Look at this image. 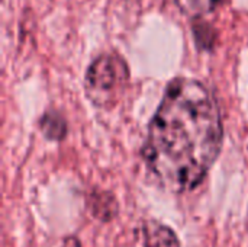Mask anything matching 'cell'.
Segmentation results:
<instances>
[{"instance_id":"1","label":"cell","mask_w":248,"mask_h":247,"mask_svg":"<svg viewBox=\"0 0 248 247\" xmlns=\"http://www.w3.org/2000/svg\"><path fill=\"white\" fill-rule=\"evenodd\" d=\"M224 140L221 112L209 89L187 77L171 80L148 125L142 160L167 191L198 188L217 162Z\"/></svg>"},{"instance_id":"2","label":"cell","mask_w":248,"mask_h":247,"mask_svg":"<svg viewBox=\"0 0 248 247\" xmlns=\"http://www.w3.org/2000/svg\"><path fill=\"white\" fill-rule=\"evenodd\" d=\"M128 77V66L119 55L102 54L90 63L86 71V95L97 108L112 106L122 95Z\"/></svg>"},{"instance_id":"3","label":"cell","mask_w":248,"mask_h":247,"mask_svg":"<svg viewBox=\"0 0 248 247\" xmlns=\"http://www.w3.org/2000/svg\"><path fill=\"white\" fill-rule=\"evenodd\" d=\"M144 247H180L177 234L158 221H145L142 226Z\"/></svg>"},{"instance_id":"4","label":"cell","mask_w":248,"mask_h":247,"mask_svg":"<svg viewBox=\"0 0 248 247\" xmlns=\"http://www.w3.org/2000/svg\"><path fill=\"white\" fill-rule=\"evenodd\" d=\"M89 207L93 217L103 223L113 220L118 214V202L115 197L108 191L93 189L89 197Z\"/></svg>"},{"instance_id":"5","label":"cell","mask_w":248,"mask_h":247,"mask_svg":"<svg viewBox=\"0 0 248 247\" xmlns=\"http://www.w3.org/2000/svg\"><path fill=\"white\" fill-rule=\"evenodd\" d=\"M39 127L42 134L48 140H62L67 134V122L65 119L55 111L46 112L42 115L39 121Z\"/></svg>"},{"instance_id":"6","label":"cell","mask_w":248,"mask_h":247,"mask_svg":"<svg viewBox=\"0 0 248 247\" xmlns=\"http://www.w3.org/2000/svg\"><path fill=\"white\" fill-rule=\"evenodd\" d=\"M174 1L177 3V6L183 13L193 17H201L203 15L214 12L225 0H174Z\"/></svg>"},{"instance_id":"7","label":"cell","mask_w":248,"mask_h":247,"mask_svg":"<svg viewBox=\"0 0 248 247\" xmlns=\"http://www.w3.org/2000/svg\"><path fill=\"white\" fill-rule=\"evenodd\" d=\"M193 33H195L196 44L199 45L201 49H212V47L215 44L217 33L211 25L198 22L193 25Z\"/></svg>"}]
</instances>
